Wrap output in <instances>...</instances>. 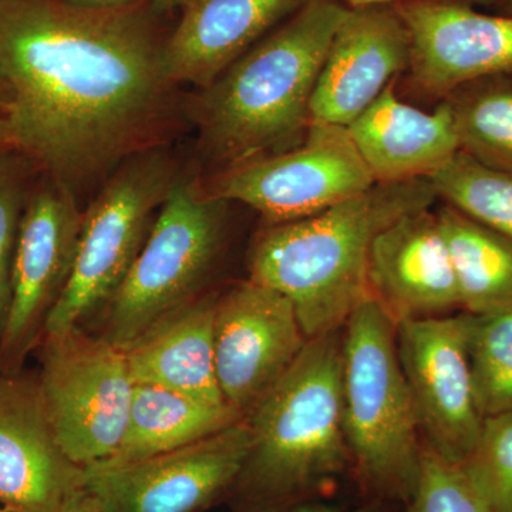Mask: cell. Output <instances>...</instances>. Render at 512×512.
I'll use <instances>...</instances> for the list:
<instances>
[{
	"mask_svg": "<svg viewBox=\"0 0 512 512\" xmlns=\"http://www.w3.org/2000/svg\"><path fill=\"white\" fill-rule=\"evenodd\" d=\"M156 6L0 0L9 147L76 194L147 147L174 84Z\"/></svg>",
	"mask_w": 512,
	"mask_h": 512,
	"instance_id": "cell-1",
	"label": "cell"
},
{
	"mask_svg": "<svg viewBox=\"0 0 512 512\" xmlns=\"http://www.w3.org/2000/svg\"><path fill=\"white\" fill-rule=\"evenodd\" d=\"M348 12L338 0H308L201 89L192 116L212 164L231 170L302 143L320 69Z\"/></svg>",
	"mask_w": 512,
	"mask_h": 512,
	"instance_id": "cell-2",
	"label": "cell"
},
{
	"mask_svg": "<svg viewBox=\"0 0 512 512\" xmlns=\"http://www.w3.org/2000/svg\"><path fill=\"white\" fill-rule=\"evenodd\" d=\"M343 328L309 339L245 417L251 447L229 493L247 512L318 503L352 471L342 407Z\"/></svg>",
	"mask_w": 512,
	"mask_h": 512,
	"instance_id": "cell-3",
	"label": "cell"
},
{
	"mask_svg": "<svg viewBox=\"0 0 512 512\" xmlns=\"http://www.w3.org/2000/svg\"><path fill=\"white\" fill-rule=\"evenodd\" d=\"M437 198L429 178L376 183L312 217L272 224L256 241L249 279L292 302L306 338L342 329L369 296L377 235L410 212L429 210Z\"/></svg>",
	"mask_w": 512,
	"mask_h": 512,
	"instance_id": "cell-4",
	"label": "cell"
},
{
	"mask_svg": "<svg viewBox=\"0 0 512 512\" xmlns=\"http://www.w3.org/2000/svg\"><path fill=\"white\" fill-rule=\"evenodd\" d=\"M343 427L352 473L370 501L409 503L423 440L396 345V323L367 296L343 325Z\"/></svg>",
	"mask_w": 512,
	"mask_h": 512,
	"instance_id": "cell-5",
	"label": "cell"
},
{
	"mask_svg": "<svg viewBox=\"0 0 512 512\" xmlns=\"http://www.w3.org/2000/svg\"><path fill=\"white\" fill-rule=\"evenodd\" d=\"M229 202L178 175L136 261L107 303L103 338L126 352L148 330L194 301L220 252Z\"/></svg>",
	"mask_w": 512,
	"mask_h": 512,
	"instance_id": "cell-6",
	"label": "cell"
},
{
	"mask_svg": "<svg viewBox=\"0 0 512 512\" xmlns=\"http://www.w3.org/2000/svg\"><path fill=\"white\" fill-rule=\"evenodd\" d=\"M180 171L165 150L144 148L113 170L90 207L69 279L47 315L43 335L79 329L107 305L133 266Z\"/></svg>",
	"mask_w": 512,
	"mask_h": 512,
	"instance_id": "cell-7",
	"label": "cell"
},
{
	"mask_svg": "<svg viewBox=\"0 0 512 512\" xmlns=\"http://www.w3.org/2000/svg\"><path fill=\"white\" fill-rule=\"evenodd\" d=\"M40 363V400L64 454L82 468L110 460L133 400L126 353L74 329L45 336Z\"/></svg>",
	"mask_w": 512,
	"mask_h": 512,
	"instance_id": "cell-8",
	"label": "cell"
},
{
	"mask_svg": "<svg viewBox=\"0 0 512 512\" xmlns=\"http://www.w3.org/2000/svg\"><path fill=\"white\" fill-rule=\"evenodd\" d=\"M375 184L348 127L311 121L298 146L221 171L205 191L284 224L329 210Z\"/></svg>",
	"mask_w": 512,
	"mask_h": 512,
	"instance_id": "cell-9",
	"label": "cell"
},
{
	"mask_svg": "<svg viewBox=\"0 0 512 512\" xmlns=\"http://www.w3.org/2000/svg\"><path fill=\"white\" fill-rule=\"evenodd\" d=\"M467 312L396 325L397 355L424 446L461 466L476 448L485 417L468 350Z\"/></svg>",
	"mask_w": 512,
	"mask_h": 512,
	"instance_id": "cell-10",
	"label": "cell"
},
{
	"mask_svg": "<svg viewBox=\"0 0 512 512\" xmlns=\"http://www.w3.org/2000/svg\"><path fill=\"white\" fill-rule=\"evenodd\" d=\"M251 447L247 420L158 456L84 468L103 512H198L229 493Z\"/></svg>",
	"mask_w": 512,
	"mask_h": 512,
	"instance_id": "cell-11",
	"label": "cell"
},
{
	"mask_svg": "<svg viewBox=\"0 0 512 512\" xmlns=\"http://www.w3.org/2000/svg\"><path fill=\"white\" fill-rule=\"evenodd\" d=\"M82 224L76 194L50 175L26 198L0 333V362L6 367L18 363L43 333L72 272Z\"/></svg>",
	"mask_w": 512,
	"mask_h": 512,
	"instance_id": "cell-12",
	"label": "cell"
},
{
	"mask_svg": "<svg viewBox=\"0 0 512 512\" xmlns=\"http://www.w3.org/2000/svg\"><path fill=\"white\" fill-rule=\"evenodd\" d=\"M292 302L249 279L217 298L214 357L225 403L247 417L308 343Z\"/></svg>",
	"mask_w": 512,
	"mask_h": 512,
	"instance_id": "cell-13",
	"label": "cell"
},
{
	"mask_svg": "<svg viewBox=\"0 0 512 512\" xmlns=\"http://www.w3.org/2000/svg\"><path fill=\"white\" fill-rule=\"evenodd\" d=\"M393 8L409 33V70L421 93L446 99L512 72V16L478 12L467 0H400Z\"/></svg>",
	"mask_w": 512,
	"mask_h": 512,
	"instance_id": "cell-14",
	"label": "cell"
},
{
	"mask_svg": "<svg viewBox=\"0 0 512 512\" xmlns=\"http://www.w3.org/2000/svg\"><path fill=\"white\" fill-rule=\"evenodd\" d=\"M409 63V33L393 5L349 8L320 69L311 120L348 127Z\"/></svg>",
	"mask_w": 512,
	"mask_h": 512,
	"instance_id": "cell-15",
	"label": "cell"
},
{
	"mask_svg": "<svg viewBox=\"0 0 512 512\" xmlns=\"http://www.w3.org/2000/svg\"><path fill=\"white\" fill-rule=\"evenodd\" d=\"M84 487V468L57 443L36 380L0 376V504L8 512H57Z\"/></svg>",
	"mask_w": 512,
	"mask_h": 512,
	"instance_id": "cell-16",
	"label": "cell"
},
{
	"mask_svg": "<svg viewBox=\"0 0 512 512\" xmlns=\"http://www.w3.org/2000/svg\"><path fill=\"white\" fill-rule=\"evenodd\" d=\"M367 289L396 325L461 309L456 271L437 212H410L377 235L370 249Z\"/></svg>",
	"mask_w": 512,
	"mask_h": 512,
	"instance_id": "cell-17",
	"label": "cell"
},
{
	"mask_svg": "<svg viewBox=\"0 0 512 512\" xmlns=\"http://www.w3.org/2000/svg\"><path fill=\"white\" fill-rule=\"evenodd\" d=\"M308 0H190L168 33L164 67L174 84L204 89Z\"/></svg>",
	"mask_w": 512,
	"mask_h": 512,
	"instance_id": "cell-18",
	"label": "cell"
},
{
	"mask_svg": "<svg viewBox=\"0 0 512 512\" xmlns=\"http://www.w3.org/2000/svg\"><path fill=\"white\" fill-rule=\"evenodd\" d=\"M394 89L396 80L348 126L376 183L429 178L460 151L450 101L429 113L403 103Z\"/></svg>",
	"mask_w": 512,
	"mask_h": 512,
	"instance_id": "cell-19",
	"label": "cell"
},
{
	"mask_svg": "<svg viewBox=\"0 0 512 512\" xmlns=\"http://www.w3.org/2000/svg\"><path fill=\"white\" fill-rule=\"evenodd\" d=\"M215 305L217 296L194 299L128 348L124 353L134 383L154 384L204 402L227 404L215 373Z\"/></svg>",
	"mask_w": 512,
	"mask_h": 512,
	"instance_id": "cell-20",
	"label": "cell"
},
{
	"mask_svg": "<svg viewBox=\"0 0 512 512\" xmlns=\"http://www.w3.org/2000/svg\"><path fill=\"white\" fill-rule=\"evenodd\" d=\"M244 419L228 404L208 403L154 384L134 383L124 439L117 453L100 464L158 456L214 436Z\"/></svg>",
	"mask_w": 512,
	"mask_h": 512,
	"instance_id": "cell-21",
	"label": "cell"
},
{
	"mask_svg": "<svg viewBox=\"0 0 512 512\" xmlns=\"http://www.w3.org/2000/svg\"><path fill=\"white\" fill-rule=\"evenodd\" d=\"M456 271L461 309L491 315L512 309V238L451 205L437 211Z\"/></svg>",
	"mask_w": 512,
	"mask_h": 512,
	"instance_id": "cell-22",
	"label": "cell"
},
{
	"mask_svg": "<svg viewBox=\"0 0 512 512\" xmlns=\"http://www.w3.org/2000/svg\"><path fill=\"white\" fill-rule=\"evenodd\" d=\"M460 151L512 173V72L483 77L447 96Z\"/></svg>",
	"mask_w": 512,
	"mask_h": 512,
	"instance_id": "cell-23",
	"label": "cell"
},
{
	"mask_svg": "<svg viewBox=\"0 0 512 512\" xmlns=\"http://www.w3.org/2000/svg\"><path fill=\"white\" fill-rule=\"evenodd\" d=\"M437 197L512 238V173L495 170L458 151L429 177Z\"/></svg>",
	"mask_w": 512,
	"mask_h": 512,
	"instance_id": "cell-24",
	"label": "cell"
},
{
	"mask_svg": "<svg viewBox=\"0 0 512 512\" xmlns=\"http://www.w3.org/2000/svg\"><path fill=\"white\" fill-rule=\"evenodd\" d=\"M468 316V350L481 413L485 419L512 413V309Z\"/></svg>",
	"mask_w": 512,
	"mask_h": 512,
	"instance_id": "cell-25",
	"label": "cell"
},
{
	"mask_svg": "<svg viewBox=\"0 0 512 512\" xmlns=\"http://www.w3.org/2000/svg\"><path fill=\"white\" fill-rule=\"evenodd\" d=\"M460 467L488 512H512V413L484 420L476 448Z\"/></svg>",
	"mask_w": 512,
	"mask_h": 512,
	"instance_id": "cell-26",
	"label": "cell"
},
{
	"mask_svg": "<svg viewBox=\"0 0 512 512\" xmlns=\"http://www.w3.org/2000/svg\"><path fill=\"white\" fill-rule=\"evenodd\" d=\"M406 512H488L463 468L423 444L419 481Z\"/></svg>",
	"mask_w": 512,
	"mask_h": 512,
	"instance_id": "cell-27",
	"label": "cell"
},
{
	"mask_svg": "<svg viewBox=\"0 0 512 512\" xmlns=\"http://www.w3.org/2000/svg\"><path fill=\"white\" fill-rule=\"evenodd\" d=\"M25 185V171L19 157L0 154V333L8 313L13 255L28 198Z\"/></svg>",
	"mask_w": 512,
	"mask_h": 512,
	"instance_id": "cell-28",
	"label": "cell"
},
{
	"mask_svg": "<svg viewBox=\"0 0 512 512\" xmlns=\"http://www.w3.org/2000/svg\"><path fill=\"white\" fill-rule=\"evenodd\" d=\"M72 2L99 6L150 5L160 9H183L190 0H72Z\"/></svg>",
	"mask_w": 512,
	"mask_h": 512,
	"instance_id": "cell-29",
	"label": "cell"
},
{
	"mask_svg": "<svg viewBox=\"0 0 512 512\" xmlns=\"http://www.w3.org/2000/svg\"><path fill=\"white\" fill-rule=\"evenodd\" d=\"M387 505L384 503H377V501H370L369 504L362 505V507L356 508H339L332 507V505H326L322 503H311L301 505V507L293 508L288 512H389Z\"/></svg>",
	"mask_w": 512,
	"mask_h": 512,
	"instance_id": "cell-30",
	"label": "cell"
},
{
	"mask_svg": "<svg viewBox=\"0 0 512 512\" xmlns=\"http://www.w3.org/2000/svg\"><path fill=\"white\" fill-rule=\"evenodd\" d=\"M57 512H103L101 511L99 503L86 488L76 491L67 498L66 503L62 505Z\"/></svg>",
	"mask_w": 512,
	"mask_h": 512,
	"instance_id": "cell-31",
	"label": "cell"
},
{
	"mask_svg": "<svg viewBox=\"0 0 512 512\" xmlns=\"http://www.w3.org/2000/svg\"><path fill=\"white\" fill-rule=\"evenodd\" d=\"M338 2L343 3L348 8H360V6L393 5V3L400 2V0H338ZM467 2L487 6V8H490V6L500 8L503 0H467Z\"/></svg>",
	"mask_w": 512,
	"mask_h": 512,
	"instance_id": "cell-32",
	"label": "cell"
},
{
	"mask_svg": "<svg viewBox=\"0 0 512 512\" xmlns=\"http://www.w3.org/2000/svg\"><path fill=\"white\" fill-rule=\"evenodd\" d=\"M9 146L8 134H6L5 111L0 103V154L5 153L3 147Z\"/></svg>",
	"mask_w": 512,
	"mask_h": 512,
	"instance_id": "cell-33",
	"label": "cell"
},
{
	"mask_svg": "<svg viewBox=\"0 0 512 512\" xmlns=\"http://www.w3.org/2000/svg\"><path fill=\"white\" fill-rule=\"evenodd\" d=\"M503 13L501 15L512 16V0H503V3L500 5Z\"/></svg>",
	"mask_w": 512,
	"mask_h": 512,
	"instance_id": "cell-34",
	"label": "cell"
},
{
	"mask_svg": "<svg viewBox=\"0 0 512 512\" xmlns=\"http://www.w3.org/2000/svg\"><path fill=\"white\" fill-rule=\"evenodd\" d=\"M0 512H8L5 510V508H0Z\"/></svg>",
	"mask_w": 512,
	"mask_h": 512,
	"instance_id": "cell-35",
	"label": "cell"
}]
</instances>
